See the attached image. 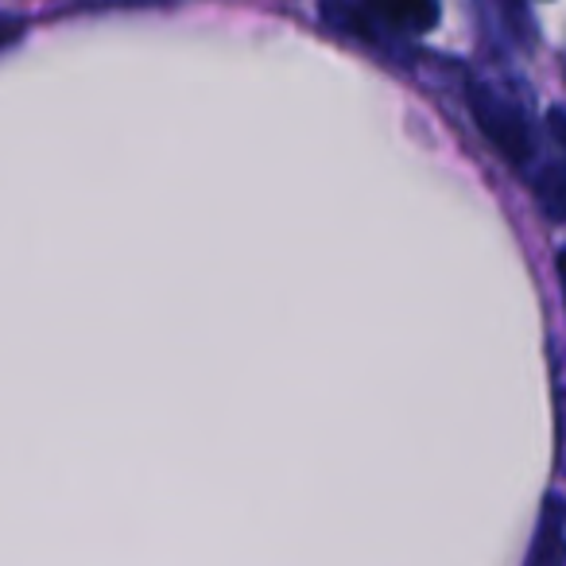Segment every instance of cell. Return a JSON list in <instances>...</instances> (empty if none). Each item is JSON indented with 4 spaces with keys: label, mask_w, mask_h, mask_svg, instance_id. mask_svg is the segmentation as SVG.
<instances>
[{
    "label": "cell",
    "mask_w": 566,
    "mask_h": 566,
    "mask_svg": "<svg viewBox=\"0 0 566 566\" xmlns=\"http://www.w3.org/2000/svg\"><path fill=\"white\" fill-rule=\"evenodd\" d=\"M524 566H566V501L558 493L543 501Z\"/></svg>",
    "instance_id": "3"
},
{
    "label": "cell",
    "mask_w": 566,
    "mask_h": 566,
    "mask_svg": "<svg viewBox=\"0 0 566 566\" xmlns=\"http://www.w3.org/2000/svg\"><path fill=\"white\" fill-rule=\"evenodd\" d=\"M323 20L342 35H357L365 43H396L403 35H423L439 24V4L403 0V4H323Z\"/></svg>",
    "instance_id": "1"
},
{
    "label": "cell",
    "mask_w": 566,
    "mask_h": 566,
    "mask_svg": "<svg viewBox=\"0 0 566 566\" xmlns=\"http://www.w3.org/2000/svg\"><path fill=\"white\" fill-rule=\"evenodd\" d=\"M465 102H470V113H473V120H478L481 136H485L509 164L524 167L527 159H532V151H535L532 120H527L524 105H520L516 97L489 86V82H470Z\"/></svg>",
    "instance_id": "2"
},
{
    "label": "cell",
    "mask_w": 566,
    "mask_h": 566,
    "mask_svg": "<svg viewBox=\"0 0 566 566\" xmlns=\"http://www.w3.org/2000/svg\"><path fill=\"white\" fill-rule=\"evenodd\" d=\"M535 202L551 221H566V164H551L535 179Z\"/></svg>",
    "instance_id": "4"
},
{
    "label": "cell",
    "mask_w": 566,
    "mask_h": 566,
    "mask_svg": "<svg viewBox=\"0 0 566 566\" xmlns=\"http://www.w3.org/2000/svg\"><path fill=\"white\" fill-rule=\"evenodd\" d=\"M558 275H563V295H566V252H558Z\"/></svg>",
    "instance_id": "7"
},
{
    "label": "cell",
    "mask_w": 566,
    "mask_h": 566,
    "mask_svg": "<svg viewBox=\"0 0 566 566\" xmlns=\"http://www.w3.org/2000/svg\"><path fill=\"white\" fill-rule=\"evenodd\" d=\"M551 133H555V140L566 148V117H563V113H558V109L551 113Z\"/></svg>",
    "instance_id": "6"
},
{
    "label": "cell",
    "mask_w": 566,
    "mask_h": 566,
    "mask_svg": "<svg viewBox=\"0 0 566 566\" xmlns=\"http://www.w3.org/2000/svg\"><path fill=\"white\" fill-rule=\"evenodd\" d=\"M20 35H24V20H17V17H0V48H9V43H17Z\"/></svg>",
    "instance_id": "5"
}]
</instances>
